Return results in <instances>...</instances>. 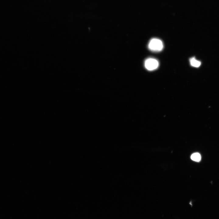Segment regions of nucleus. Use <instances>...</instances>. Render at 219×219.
Here are the masks:
<instances>
[{
	"label": "nucleus",
	"instance_id": "obj_3",
	"mask_svg": "<svg viewBox=\"0 0 219 219\" xmlns=\"http://www.w3.org/2000/svg\"><path fill=\"white\" fill-rule=\"evenodd\" d=\"M191 65L194 67H199L201 65L200 61L196 59L195 57H193L189 59Z\"/></svg>",
	"mask_w": 219,
	"mask_h": 219
},
{
	"label": "nucleus",
	"instance_id": "obj_2",
	"mask_svg": "<svg viewBox=\"0 0 219 219\" xmlns=\"http://www.w3.org/2000/svg\"><path fill=\"white\" fill-rule=\"evenodd\" d=\"M158 65V61L154 58H148L146 59L144 62L145 68L149 71H153L156 69Z\"/></svg>",
	"mask_w": 219,
	"mask_h": 219
},
{
	"label": "nucleus",
	"instance_id": "obj_1",
	"mask_svg": "<svg viewBox=\"0 0 219 219\" xmlns=\"http://www.w3.org/2000/svg\"><path fill=\"white\" fill-rule=\"evenodd\" d=\"M163 47V43L161 40L156 38L151 39L148 44L149 49L153 52L160 51L162 50Z\"/></svg>",
	"mask_w": 219,
	"mask_h": 219
},
{
	"label": "nucleus",
	"instance_id": "obj_4",
	"mask_svg": "<svg viewBox=\"0 0 219 219\" xmlns=\"http://www.w3.org/2000/svg\"><path fill=\"white\" fill-rule=\"evenodd\" d=\"M191 158L193 161L198 162L201 159L200 154L198 153H195L192 154L191 156Z\"/></svg>",
	"mask_w": 219,
	"mask_h": 219
}]
</instances>
